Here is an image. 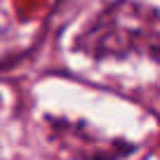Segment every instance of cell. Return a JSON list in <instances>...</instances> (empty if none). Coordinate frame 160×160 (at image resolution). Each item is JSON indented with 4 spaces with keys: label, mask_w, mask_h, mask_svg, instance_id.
Masks as SVG:
<instances>
[]
</instances>
